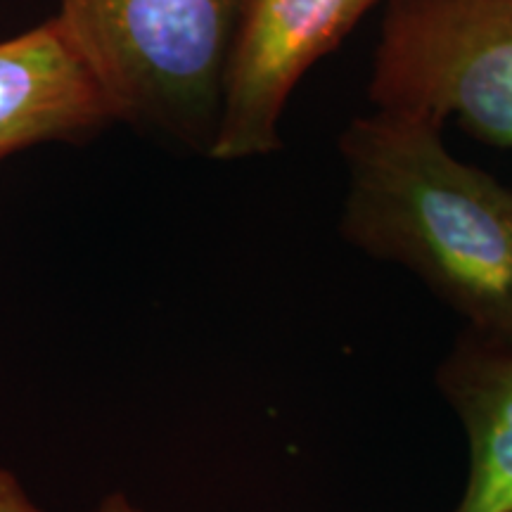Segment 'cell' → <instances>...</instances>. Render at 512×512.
<instances>
[{
	"label": "cell",
	"mask_w": 512,
	"mask_h": 512,
	"mask_svg": "<svg viewBox=\"0 0 512 512\" xmlns=\"http://www.w3.org/2000/svg\"><path fill=\"white\" fill-rule=\"evenodd\" d=\"M441 128L387 110L349 121L339 235L413 273L467 330L512 347V190L453 157Z\"/></svg>",
	"instance_id": "1"
},
{
	"label": "cell",
	"mask_w": 512,
	"mask_h": 512,
	"mask_svg": "<svg viewBox=\"0 0 512 512\" xmlns=\"http://www.w3.org/2000/svg\"><path fill=\"white\" fill-rule=\"evenodd\" d=\"M245 0H60L57 19L114 121L214 145L223 76Z\"/></svg>",
	"instance_id": "2"
},
{
	"label": "cell",
	"mask_w": 512,
	"mask_h": 512,
	"mask_svg": "<svg viewBox=\"0 0 512 512\" xmlns=\"http://www.w3.org/2000/svg\"><path fill=\"white\" fill-rule=\"evenodd\" d=\"M368 98L512 150V0H384Z\"/></svg>",
	"instance_id": "3"
},
{
	"label": "cell",
	"mask_w": 512,
	"mask_h": 512,
	"mask_svg": "<svg viewBox=\"0 0 512 512\" xmlns=\"http://www.w3.org/2000/svg\"><path fill=\"white\" fill-rule=\"evenodd\" d=\"M380 0H245L223 76L209 157H264L283 147L280 119L304 74L337 50Z\"/></svg>",
	"instance_id": "4"
},
{
	"label": "cell",
	"mask_w": 512,
	"mask_h": 512,
	"mask_svg": "<svg viewBox=\"0 0 512 512\" xmlns=\"http://www.w3.org/2000/svg\"><path fill=\"white\" fill-rule=\"evenodd\" d=\"M114 124L105 93L60 19L0 41V162Z\"/></svg>",
	"instance_id": "5"
},
{
	"label": "cell",
	"mask_w": 512,
	"mask_h": 512,
	"mask_svg": "<svg viewBox=\"0 0 512 512\" xmlns=\"http://www.w3.org/2000/svg\"><path fill=\"white\" fill-rule=\"evenodd\" d=\"M434 382L467 439V482L453 512H512V347L463 328Z\"/></svg>",
	"instance_id": "6"
},
{
	"label": "cell",
	"mask_w": 512,
	"mask_h": 512,
	"mask_svg": "<svg viewBox=\"0 0 512 512\" xmlns=\"http://www.w3.org/2000/svg\"><path fill=\"white\" fill-rule=\"evenodd\" d=\"M0 512H46L31 501L22 482L10 470L0 467Z\"/></svg>",
	"instance_id": "7"
},
{
	"label": "cell",
	"mask_w": 512,
	"mask_h": 512,
	"mask_svg": "<svg viewBox=\"0 0 512 512\" xmlns=\"http://www.w3.org/2000/svg\"><path fill=\"white\" fill-rule=\"evenodd\" d=\"M93 512H145L143 508H138L136 503H131L124 494H119V491H114V494L105 496L100 501L98 508Z\"/></svg>",
	"instance_id": "8"
}]
</instances>
